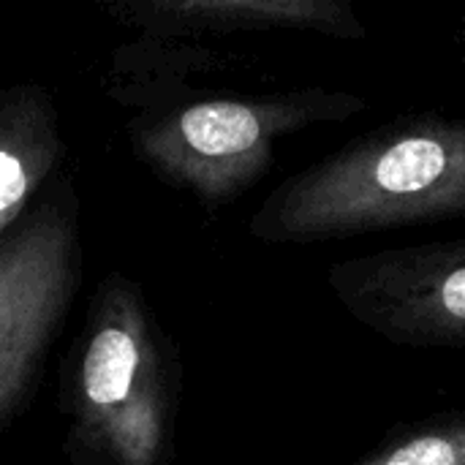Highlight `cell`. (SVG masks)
I'll return each instance as SVG.
<instances>
[{
    "label": "cell",
    "mask_w": 465,
    "mask_h": 465,
    "mask_svg": "<svg viewBox=\"0 0 465 465\" xmlns=\"http://www.w3.org/2000/svg\"><path fill=\"white\" fill-rule=\"evenodd\" d=\"M465 218V120L403 114L286 177L253 213L251 237L311 245Z\"/></svg>",
    "instance_id": "cell-1"
},
{
    "label": "cell",
    "mask_w": 465,
    "mask_h": 465,
    "mask_svg": "<svg viewBox=\"0 0 465 465\" xmlns=\"http://www.w3.org/2000/svg\"><path fill=\"white\" fill-rule=\"evenodd\" d=\"M368 109L349 90L297 87L248 98H204L158 112L136 131L142 158L199 202L221 207L253 188L275 163V142Z\"/></svg>",
    "instance_id": "cell-2"
},
{
    "label": "cell",
    "mask_w": 465,
    "mask_h": 465,
    "mask_svg": "<svg viewBox=\"0 0 465 465\" xmlns=\"http://www.w3.org/2000/svg\"><path fill=\"white\" fill-rule=\"evenodd\" d=\"M79 439L112 465H166L174 390L163 349L131 283L101 292L74 381Z\"/></svg>",
    "instance_id": "cell-3"
},
{
    "label": "cell",
    "mask_w": 465,
    "mask_h": 465,
    "mask_svg": "<svg viewBox=\"0 0 465 465\" xmlns=\"http://www.w3.org/2000/svg\"><path fill=\"white\" fill-rule=\"evenodd\" d=\"M76 281V207L52 196L0 242V425L35 381Z\"/></svg>",
    "instance_id": "cell-4"
},
{
    "label": "cell",
    "mask_w": 465,
    "mask_h": 465,
    "mask_svg": "<svg viewBox=\"0 0 465 465\" xmlns=\"http://www.w3.org/2000/svg\"><path fill=\"white\" fill-rule=\"evenodd\" d=\"M343 311L403 349L465 346V237L384 248L327 267Z\"/></svg>",
    "instance_id": "cell-5"
},
{
    "label": "cell",
    "mask_w": 465,
    "mask_h": 465,
    "mask_svg": "<svg viewBox=\"0 0 465 465\" xmlns=\"http://www.w3.org/2000/svg\"><path fill=\"white\" fill-rule=\"evenodd\" d=\"M147 11L163 33L302 30L341 41L368 35L349 0H161Z\"/></svg>",
    "instance_id": "cell-6"
},
{
    "label": "cell",
    "mask_w": 465,
    "mask_h": 465,
    "mask_svg": "<svg viewBox=\"0 0 465 465\" xmlns=\"http://www.w3.org/2000/svg\"><path fill=\"white\" fill-rule=\"evenodd\" d=\"M60 155L54 109L38 87L0 93V242Z\"/></svg>",
    "instance_id": "cell-7"
},
{
    "label": "cell",
    "mask_w": 465,
    "mask_h": 465,
    "mask_svg": "<svg viewBox=\"0 0 465 465\" xmlns=\"http://www.w3.org/2000/svg\"><path fill=\"white\" fill-rule=\"evenodd\" d=\"M354 465H465V409L395 425Z\"/></svg>",
    "instance_id": "cell-8"
},
{
    "label": "cell",
    "mask_w": 465,
    "mask_h": 465,
    "mask_svg": "<svg viewBox=\"0 0 465 465\" xmlns=\"http://www.w3.org/2000/svg\"><path fill=\"white\" fill-rule=\"evenodd\" d=\"M463 52H465V38H463Z\"/></svg>",
    "instance_id": "cell-9"
}]
</instances>
